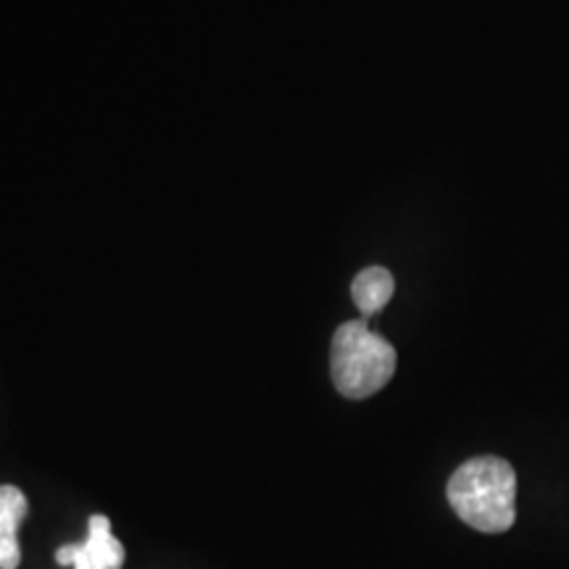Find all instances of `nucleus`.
<instances>
[{
  "label": "nucleus",
  "mask_w": 569,
  "mask_h": 569,
  "mask_svg": "<svg viewBox=\"0 0 569 569\" xmlns=\"http://www.w3.org/2000/svg\"><path fill=\"white\" fill-rule=\"evenodd\" d=\"M396 348L369 330L367 319H351L336 330L330 367L340 396L353 401L375 396L396 375Z\"/></svg>",
  "instance_id": "nucleus-2"
},
{
  "label": "nucleus",
  "mask_w": 569,
  "mask_h": 569,
  "mask_svg": "<svg viewBox=\"0 0 569 569\" xmlns=\"http://www.w3.org/2000/svg\"><path fill=\"white\" fill-rule=\"evenodd\" d=\"M448 503L480 532H507L517 519V472L507 459L475 457L448 480Z\"/></svg>",
  "instance_id": "nucleus-1"
},
{
  "label": "nucleus",
  "mask_w": 569,
  "mask_h": 569,
  "mask_svg": "<svg viewBox=\"0 0 569 569\" xmlns=\"http://www.w3.org/2000/svg\"><path fill=\"white\" fill-rule=\"evenodd\" d=\"M56 561L61 567L74 569H122L124 546L122 540L113 538L109 517L92 515L84 543L61 546L59 553H56Z\"/></svg>",
  "instance_id": "nucleus-3"
},
{
  "label": "nucleus",
  "mask_w": 569,
  "mask_h": 569,
  "mask_svg": "<svg viewBox=\"0 0 569 569\" xmlns=\"http://www.w3.org/2000/svg\"><path fill=\"white\" fill-rule=\"evenodd\" d=\"M396 293V280L386 267H367L356 274L351 284V296L365 317H375L386 309Z\"/></svg>",
  "instance_id": "nucleus-5"
},
{
  "label": "nucleus",
  "mask_w": 569,
  "mask_h": 569,
  "mask_svg": "<svg viewBox=\"0 0 569 569\" xmlns=\"http://www.w3.org/2000/svg\"><path fill=\"white\" fill-rule=\"evenodd\" d=\"M27 511L30 503L17 486H0V569H17L21 565L19 528Z\"/></svg>",
  "instance_id": "nucleus-4"
}]
</instances>
